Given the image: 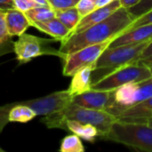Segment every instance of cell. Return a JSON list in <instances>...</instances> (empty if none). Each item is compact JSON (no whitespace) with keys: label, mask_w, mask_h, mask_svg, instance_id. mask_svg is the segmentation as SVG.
I'll return each instance as SVG.
<instances>
[{"label":"cell","mask_w":152,"mask_h":152,"mask_svg":"<svg viewBox=\"0 0 152 152\" xmlns=\"http://www.w3.org/2000/svg\"><path fill=\"white\" fill-rule=\"evenodd\" d=\"M134 20V17L128 12V10L121 6L118 11L102 21L82 32L73 34L61 42L59 51L62 54V60L67 54L74 53L86 46L114 39L126 29Z\"/></svg>","instance_id":"cell-1"},{"label":"cell","mask_w":152,"mask_h":152,"mask_svg":"<svg viewBox=\"0 0 152 152\" xmlns=\"http://www.w3.org/2000/svg\"><path fill=\"white\" fill-rule=\"evenodd\" d=\"M76 120L95 126L102 138L110 132L118 118L104 110H94L69 102L62 110L44 116L41 122L48 128H59L66 131V120Z\"/></svg>","instance_id":"cell-2"},{"label":"cell","mask_w":152,"mask_h":152,"mask_svg":"<svg viewBox=\"0 0 152 152\" xmlns=\"http://www.w3.org/2000/svg\"><path fill=\"white\" fill-rule=\"evenodd\" d=\"M101 139L124 144L137 151L152 152V127L147 123L118 120Z\"/></svg>","instance_id":"cell-3"},{"label":"cell","mask_w":152,"mask_h":152,"mask_svg":"<svg viewBox=\"0 0 152 152\" xmlns=\"http://www.w3.org/2000/svg\"><path fill=\"white\" fill-rule=\"evenodd\" d=\"M152 97V77L139 82L129 83L111 91L105 110L119 116L124 110Z\"/></svg>","instance_id":"cell-4"},{"label":"cell","mask_w":152,"mask_h":152,"mask_svg":"<svg viewBox=\"0 0 152 152\" xmlns=\"http://www.w3.org/2000/svg\"><path fill=\"white\" fill-rule=\"evenodd\" d=\"M151 42V40L139 44L108 47L95 62L93 72L103 71L104 75L102 77H104L108 74L122 66L138 61L143 50Z\"/></svg>","instance_id":"cell-5"},{"label":"cell","mask_w":152,"mask_h":152,"mask_svg":"<svg viewBox=\"0 0 152 152\" xmlns=\"http://www.w3.org/2000/svg\"><path fill=\"white\" fill-rule=\"evenodd\" d=\"M152 77L150 67L141 61L122 66L108 74L99 81L92 84L91 89L112 91L129 83L139 82Z\"/></svg>","instance_id":"cell-6"},{"label":"cell","mask_w":152,"mask_h":152,"mask_svg":"<svg viewBox=\"0 0 152 152\" xmlns=\"http://www.w3.org/2000/svg\"><path fill=\"white\" fill-rule=\"evenodd\" d=\"M51 42L52 40L23 33L14 41L13 52L20 63L28 62L41 55H55L62 59V54L60 51L49 45Z\"/></svg>","instance_id":"cell-7"},{"label":"cell","mask_w":152,"mask_h":152,"mask_svg":"<svg viewBox=\"0 0 152 152\" xmlns=\"http://www.w3.org/2000/svg\"><path fill=\"white\" fill-rule=\"evenodd\" d=\"M113 39L99 44L86 46L74 53L67 54L63 59L62 74L65 77H72L79 69L89 65L95 64L101 54L109 47Z\"/></svg>","instance_id":"cell-8"},{"label":"cell","mask_w":152,"mask_h":152,"mask_svg":"<svg viewBox=\"0 0 152 152\" xmlns=\"http://www.w3.org/2000/svg\"><path fill=\"white\" fill-rule=\"evenodd\" d=\"M120 7H121V4H120L119 0H114L113 2H111L104 6L98 7L91 13L81 18L80 21L76 26V28L70 32L69 36L76 34V33L82 32V31L86 30V28L102 21L103 20H105L106 18L110 16L112 13H114L116 11H118Z\"/></svg>","instance_id":"cell-9"},{"label":"cell","mask_w":152,"mask_h":152,"mask_svg":"<svg viewBox=\"0 0 152 152\" xmlns=\"http://www.w3.org/2000/svg\"><path fill=\"white\" fill-rule=\"evenodd\" d=\"M111 91H100L90 89L80 94L74 95L71 102L87 109L106 110L110 98Z\"/></svg>","instance_id":"cell-10"},{"label":"cell","mask_w":152,"mask_h":152,"mask_svg":"<svg viewBox=\"0 0 152 152\" xmlns=\"http://www.w3.org/2000/svg\"><path fill=\"white\" fill-rule=\"evenodd\" d=\"M151 40H152V23L139 26L131 30L123 32L121 35L112 40L109 47H116L130 44H139Z\"/></svg>","instance_id":"cell-11"},{"label":"cell","mask_w":152,"mask_h":152,"mask_svg":"<svg viewBox=\"0 0 152 152\" xmlns=\"http://www.w3.org/2000/svg\"><path fill=\"white\" fill-rule=\"evenodd\" d=\"M152 115V97L124 110L117 118L118 120L133 123H147Z\"/></svg>","instance_id":"cell-12"},{"label":"cell","mask_w":152,"mask_h":152,"mask_svg":"<svg viewBox=\"0 0 152 152\" xmlns=\"http://www.w3.org/2000/svg\"><path fill=\"white\" fill-rule=\"evenodd\" d=\"M30 22L32 27H35L38 30L51 36L55 41L62 42L69 36L70 33V30L56 17L46 20Z\"/></svg>","instance_id":"cell-13"},{"label":"cell","mask_w":152,"mask_h":152,"mask_svg":"<svg viewBox=\"0 0 152 152\" xmlns=\"http://www.w3.org/2000/svg\"><path fill=\"white\" fill-rule=\"evenodd\" d=\"M5 21L8 32L12 37H19L25 33L28 28L31 27V22L25 12L16 8L5 11Z\"/></svg>","instance_id":"cell-14"},{"label":"cell","mask_w":152,"mask_h":152,"mask_svg":"<svg viewBox=\"0 0 152 152\" xmlns=\"http://www.w3.org/2000/svg\"><path fill=\"white\" fill-rule=\"evenodd\" d=\"M94 65H89L77 71L72 76V80L69 90L72 96L80 94L91 89L92 86V73L94 69Z\"/></svg>","instance_id":"cell-15"},{"label":"cell","mask_w":152,"mask_h":152,"mask_svg":"<svg viewBox=\"0 0 152 152\" xmlns=\"http://www.w3.org/2000/svg\"><path fill=\"white\" fill-rule=\"evenodd\" d=\"M66 131H69L81 139L92 143L94 142L96 137L99 136V132L95 126L70 119L66 120Z\"/></svg>","instance_id":"cell-16"},{"label":"cell","mask_w":152,"mask_h":152,"mask_svg":"<svg viewBox=\"0 0 152 152\" xmlns=\"http://www.w3.org/2000/svg\"><path fill=\"white\" fill-rule=\"evenodd\" d=\"M37 116V113L30 107L21 103L20 102H14V106L12 107L8 113L10 122L27 123Z\"/></svg>","instance_id":"cell-17"},{"label":"cell","mask_w":152,"mask_h":152,"mask_svg":"<svg viewBox=\"0 0 152 152\" xmlns=\"http://www.w3.org/2000/svg\"><path fill=\"white\" fill-rule=\"evenodd\" d=\"M9 34L5 21V11L0 10V56L13 52L14 41Z\"/></svg>","instance_id":"cell-18"},{"label":"cell","mask_w":152,"mask_h":152,"mask_svg":"<svg viewBox=\"0 0 152 152\" xmlns=\"http://www.w3.org/2000/svg\"><path fill=\"white\" fill-rule=\"evenodd\" d=\"M55 17L59 19L70 30V32L76 28V26L81 20V16L76 6L66 9L55 10Z\"/></svg>","instance_id":"cell-19"},{"label":"cell","mask_w":152,"mask_h":152,"mask_svg":"<svg viewBox=\"0 0 152 152\" xmlns=\"http://www.w3.org/2000/svg\"><path fill=\"white\" fill-rule=\"evenodd\" d=\"M26 16L30 21H42L55 17V10L50 5L36 6L25 12Z\"/></svg>","instance_id":"cell-20"},{"label":"cell","mask_w":152,"mask_h":152,"mask_svg":"<svg viewBox=\"0 0 152 152\" xmlns=\"http://www.w3.org/2000/svg\"><path fill=\"white\" fill-rule=\"evenodd\" d=\"M61 152H84L85 147L80 140V137L75 134L65 136L60 147Z\"/></svg>","instance_id":"cell-21"},{"label":"cell","mask_w":152,"mask_h":152,"mask_svg":"<svg viewBox=\"0 0 152 152\" xmlns=\"http://www.w3.org/2000/svg\"><path fill=\"white\" fill-rule=\"evenodd\" d=\"M152 9V0H142L138 4H136L134 7H131L128 10V12L134 17L136 20L137 18L141 17L144 13L148 12Z\"/></svg>","instance_id":"cell-22"},{"label":"cell","mask_w":152,"mask_h":152,"mask_svg":"<svg viewBox=\"0 0 152 152\" xmlns=\"http://www.w3.org/2000/svg\"><path fill=\"white\" fill-rule=\"evenodd\" d=\"M76 8L77 9L81 18H83L94 12L98 7L96 5V3L93 0H79V2L76 5Z\"/></svg>","instance_id":"cell-23"},{"label":"cell","mask_w":152,"mask_h":152,"mask_svg":"<svg viewBox=\"0 0 152 152\" xmlns=\"http://www.w3.org/2000/svg\"><path fill=\"white\" fill-rule=\"evenodd\" d=\"M49 5L54 10L75 7L79 0H46Z\"/></svg>","instance_id":"cell-24"},{"label":"cell","mask_w":152,"mask_h":152,"mask_svg":"<svg viewBox=\"0 0 152 152\" xmlns=\"http://www.w3.org/2000/svg\"><path fill=\"white\" fill-rule=\"evenodd\" d=\"M152 23V9L151 11H149L148 12L144 13L143 15H142L141 17L137 18L126 29H125L123 32H126V31H128V30H131L133 28H135L139 26H142V25H146V24H151ZM122 32V33H123ZM121 33V34H122ZM120 34V35H121Z\"/></svg>","instance_id":"cell-25"},{"label":"cell","mask_w":152,"mask_h":152,"mask_svg":"<svg viewBox=\"0 0 152 152\" xmlns=\"http://www.w3.org/2000/svg\"><path fill=\"white\" fill-rule=\"evenodd\" d=\"M11 109L12 107L10 106V104H5L0 107V134L6 126V125L10 122L8 118V113Z\"/></svg>","instance_id":"cell-26"},{"label":"cell","mask_w":152,"mask_h":152,"mask_svg":"<svg viewBox=\"0 0 152 152\" xmlns=\"http://www.w3.org/2000/svg\"><path fill=\"white\" fill-rule=\"evenodd\" d=\"M13 3H14V7L16 9L20 10L24 12L36 6H40L32 0H13Z\"/></svg>","instance_id":"cell-27"},{"label":"cell","mask_w":152,"mask_h":152,"mask_svg":"<svg viewBox=\"0 0 152 152\" xmlns=\"http://www.w3.org/2000/svg\"><path fill=\"white\" fill-rule=\"evenodd\" d=\"M138 61H141V62H143L146 64L152 62V40L151 42L147 45V47L143 50Z\"/></svg>","instance_id":"cell-28"},{"label":"cell","mask_w":152,"mask_h":152,"mask_svg":"<svg viewBox=\"0 0 152 152\" xmlns=\"http://www.w3.org/2000/svg\"><path fill=\"white\" fill-rule=\"evenodd\" d=\"M12 8H15L13 0H0V10L7 11Z\"/></svg>","instance_id":"cell-29"},{"label":"cell","mask_w":152,"mask_h":152,"mask_svg":"<svg viewBox=\"0 0 152 152\" xmlns=\"http://www.w3.org/2000/svg\"><path fill=\"white\" fill-rule=\"evenodd\" d=\"M121 6L126 8V9H129L131 7L135 6L136 4H138L142 0H119Z\"/></svg>","instance_id":"cell-30"},{"label":"cell","mask_w":152,"mask_h":152,"mask_svg":"<svg viewBox=\"0 0 152 152\" xmlns=\"http://www.w3.org/2000/svg\"><path fill=\"white\" fill-rule=\"evenodd\" d=\"M114 0H97L95 3H96V5L97 7H102V6H104L111 2H113Z\"/></svg>","instance_id":"cell-31"},{"label":"cell","mask_w":152,"mask_h":152,"mask_svg":"<svg viewBox=\"0 0 152 152\" xmlns=\"http://www.w3.org/2000/svg\"><path fill=\"white\" fill-rule=\"evenodd\" d=\"M32 1H34L37 4H38L40 6H42V5H49V4L47 3L46 0H32Z\"/></svg>","instance_id":"cell-32"},{"label":"cell","mask_w":152,"mask_h":152,"mask_svg":"<svg viewBox=\"0 0 152 152\" xmlns=\"http://www.w3.org/2000/svg\"><path fill=\"white\" fill-rule=\"evenodd\" d=\"M147 124L150 126H151L152 127V115H151V117L148 119V122H147Z\"/></svg>","instance_id":"cell-33"},{"label":"cell","mask_w":152,"mask_h":152,"mask_svg":"<svg viewBox=\"0 0 152 152\" xmlns=\"http://www.w3.org/2000/svg\"><path fill=\"white\" fill-rule=\"evenodd\" d=\"M146 64V63H145ZM147 65L150 67V69H151V72H152V62H150V63H147Z\"/></svg>","instance_id":"cell-34"},{"label":"cell","mask_w":152,"mask_h":152,"mask_svg":"<svg viewBox=\"0 0 152 152\" xmlns=\"http://www.w3.org/2000/svg\"><path fill=\"white\" fill-rule=\"evenodd\" d=\"M4 150H3V149L0 147V152H4Z\"/></svg>","instance_id":"cell-35"},{"label":"cell","mask_w":152,"mask_h":152,"mask_svg":"<svg viewBox=\"0 0 152 152\" xmlns=\"http://www.w3.org/2000/svg\"><path fill=\"white\" fill-rule=\"evenodd\" d=\"M93 1H94V2H96V1H97V0H93Z\"/></svg>","instance_id":"cell-36"}]
</instances>
